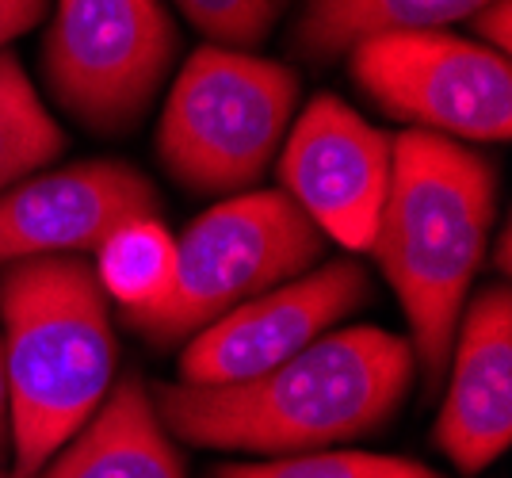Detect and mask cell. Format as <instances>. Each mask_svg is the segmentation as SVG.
Here are the masks:
<instances>
[{
    "instance_id": "obj_2",
    "label": "cell",
    "mask_w": 512,
    "mask_h": 478,
    "mask_svg": "<svg viewBox=\"0 0 512 478\" xmlns=\"http://www.w3.org/2000/svg\"><path fill=\"white\" fill-rule=\"evenodd\" d=\"M497 176L486 157L432 131L394 138L390 188L371 253L413 329L428 391L448 375L455 329L490 241Z\"/></svg>"
},
{
    "instance_id": "obj_15",
    "label": "cell",
    "mask_w": 512,
    "mask_h": 478,
    "mask_svg": "<svg viewBox=\"0 0 512 478\" xmlns=\"http://www.w3.org/2000/svg\"><path fill=\"white\" fill-rule=\"evenodd\" d=\"M65 150V134L43 108L31 77L12 54H0V196Z\"/></svg>"
},
{
    "instance_id": "obj_3",
    "label": "cell",
    "mask_w": 512,
    "mask_h": 478,
    "mask_svg": "<svg viewBox=\"0 0 512 478\" xmlns=\"http://www.w3.org/2000/svg\"><path fill=\"white\" fill-rule=\"evenodd\" d=\"M0 326L12 413L8 478H39L111 391L107 295L81 257L12 261L0 272Z\"/></svg>"
},
{
    "instance_id": "obj_21",
    "label": "cell",
    "mask_w": 512,
    "mask_h": 478,
    "mask_svg": "<svg viewBox=\"0 0 512 478\" xmlns=\"http://www.w3.org/2000/svg\"><path fill=\"white\" fill-rule=\"evenodd\" d=\"M497 268L509 272V230H501V241H497Z\"/></svg>"
},
{
    "instance_id": "obj_16",
    "label": "cell",
    "mask_w": 512,
    "mask_h": 478,
    "mask_svg": "<svg viewBox=\"0 0 512 478\" xmlns=\"http://www.w3.org/2000/svg\"><path fill=\"white\" fill-rule=\"evenodd\" d=\"M211 478H444L417 459L375 452H302L272 463H226Z\"/></svg>"
},
{
    "instance_id": "obj_9",
    "label": "cell",
    "mask_w": 512,
    "mask_h": 478,
    "mask_svg": "<svg viewBox=\"0 0 512 478\" xmlns=\"http://www.w3.org/2000/svg\"><path fill=\"white\" fill-rule=\"evenodd\" d=\"M371 299V280L356 261L302 272L272 291L245 299L195 333L180 356V383L222 387L264 375Z\"/></svg>"
},
{
    "instance_id": "obj_8",
    "label": "cell",
    "mask_w": 512,
    "mask_h": 478,
    "mask_svg": "<svg viewBox=\"0 0 512 478\" xmlns=\"http://www.w3.org/2000/svg\"><path fill=\"white\" fill-rule=\"evenodd\" d=\"M394 138L375 131L341 96L321 92L279 153V184L321 238L367 253L390 188Z\"/></svg>"
},
{
    "instance_id": "obj_18",
    "label": "cell",
    "mask_w": 512,
    "mask_h": 478,
    "mask_svg": "<svg viewBox=\"0 0 512 478\" xmlns=\"http://www.w3.org/2000/svg\"><path fill=\"white\" fill-rule=\"evenodd\" d=\"M474 35L482 39V46H490L497 54L509 58V46H512V0H490L482 4L474 16Z\"/></svg>"
},
{
    "instance_id": "obj_11",
    "label": "cell",
    "mask_w": 512,
    "mask_h": 478,
    "mask_svg": "<svg viewBox=\"0 0 512 478\" xmlns=\"http://www.w3.org/2000/svg\"><path fill=\"white\" fill-rule=\"evenodd\" d=\"M448 364L451 383L436 417V444L463 475H478L509 452L512 440L509 287H486L463 310Z\"/></svg>"
},
{
    "instance_id": "obj_12",
    "label": "cell",
    "mask_w": 512,
    "mask_h": 478,
    "mask_svg": "<svg viewBox=\"0 0 512 478\" xmlns=\"http://www.w3.org/2000/svg\"><path fill=\"white\" fill-rule=\"evenodd\" d=\"M39 478H184V467L150 391L138 379H123Z\"/></svg>"
},
{
    "instance_id": "obj_20",
    "label": "cell",
    "mask_w": 512,
    "mask_h": 478,
    "mask_svg": "<svg viewBox=\"0 0 512 478\" xmlns=\"http://www.w3.org/2000/svg\"><path fill=\"white\" fill-rule=\"evenodd\" d=\"M12 448V413H8V375H4V345H0V456Z\"/></svg>"
},
{
    "instance_id": "obj_19",
    "label": "cell",
    "mask_w": 512,
    "mask_h": 478,
    "mask_svg": "<svg viewBox=\"0 0 512 478\" xmlns=\"http://www.w3.org/2000/svg\"><path fill=\"white\" fill-rule=\"evenodd\" d=\"M46 0H0V54L16 35L31 31L35 23H43Z\"/></svg>"
},
{
    "instance_id": "obj_22",
    "label": "cell",
    "mask_w": 512,
    "mask_h": 478,
    "mask_svg": "<svg viewBox=\"0 0 512 478\" xmlns=\"http://www.w3.org/2000/svg\"><path fill=\"white\" fill-rule=\"evenodd\" d=\"M0 478H8V475H4V471H0Z\"/></svg>"
},
{
    "instance_id": "obj_6",
    "label": "cell",
    "mask_w": 512,
    "mask_h": 478,
    "mask_svg": "<svg viewBox=\"0 0 512 478\" xmlns=\"http://www.w3.org/2000/svg\"><path fill=\"white\" fill-rule=\"evenodd\" d=\"M176 54L161 0H58L43 66L54 96L92 131H127L150 108Z\"/></svg>"
},
{
    "instance_id": "obj_14",
    "label": "cell",
    "mask_w": 512,
    "mask_h": 478,
    "mask_svg": "<svg viewBox=\"0 0 512 478\" xmlns=\"http://www.w3.org/2000/svg\"><path fill=\"white\" fill-rule=\"evenodd\" d=\"M96 280L123 310L161 303L176 280V238L157 218H130L96 249Z\"/></svg>"
},
{
    "instance_id": "obj_13",
    "label": "cell",
    "mask_w": 512,
    "mask_h": 478,
    "mask_svg": "<svg viewBox=\"0 0 512 478\" xmlns=\"http://www.w3.org/2000/svg\"><path fill=\"white\" fill-rule=\"evenodd\" d=\"M490 0H306L299 46L310 58H337L375 35L440 31L444 23L474 16Z\"/></svg>"
},
{
    "instance_id": "obj_17",
    "label": "cell",
    "mask_w": 512,
    "mask_h": 478,
    "mask_svg": "<svg viewBox=\"0 0 512 478\" xmlns=\"http://www.w3.org/2000/svg\"><path fill=\"white\" fill-rule=\"evenodd\" d=\"M184 20L226 46H256L268 39L287 0H172Z\"/></svg>"
},
{
    "instance_id": "obj_10",
    "label": "cell",
    "mask_w": 512,
    "mask_h": 478,
    "mask_svg": "<svg viewBox=\"0 0 512 478\" xmlns=\"http://www.w3.org/2000/svg\"><path fill=\"white\" fill-rule=\"evenodd\" d=\"M157 192L123 161H81L0 196V264L96 253L111 230L150 218Z\"/></svg>"
},
{
    "instance_id": "obj_5",
    "label": "cell",
    "mask_w": 512,
    "mask_h": 478,
    "mask_svg": "<svg viewBox=\"0 0 512 478\" xmlns=\"http://www.w3.org/2000/svg\"><path fill=\"white\" fill-rule=\"evenodd\" d=\"M321 249V230L287 192L226 199L176 238L172 291L146 310H127V326L153 345H180L245 299L302 276Z\"/></svg>"
},
{
    "instance_id": "obj_1",
    "label": "cell",
    "mask_w": 512,
    "mask_h": 478,
    "mask_svg": "<svg viewBox=\"0 0 512 478\" xmlns=\"http://www.w3.org/2000/svg\"><path fill=\"white\" fill-rule=\"evenodd\" d=\"M413 345L379 326L325 333L264 375L153 387L161 425L218 452H318L379 429L413 383Z\"/></svg>"
},
{
    "instance_id": "obj_4",
    "label": "cell",
    "mask_w": 512,
    "mask_h": 478,
    "mask_svg": "<svg viewBox=\"0 0 512 478\" xmlns=\"http://www.w3.org/2000/svg\"><path fill=\"white\" fill-rule=\"evenodd\" d=\"M295 104L299 77L283 62L199 46L161 111L157 157L192 192H241L276 157Z\"/></svg>"
},
{
    "instance_id": "obj_7",
    "label": "cell",
    "mask_w": 512,
    "mask_h": 478,
    "mask_svg": "<svg viewBox=\"0 0 512 478\" xmlns=\"http://www.w3.org/2000/svg\"><path fill=\"white\" fill-rule=\"evenodd\" d=\"M356 85L394 119L470 142H505L512 131L509 58L448 31L375 35L348 50Z\"/></svg>"
}]
</instances>
